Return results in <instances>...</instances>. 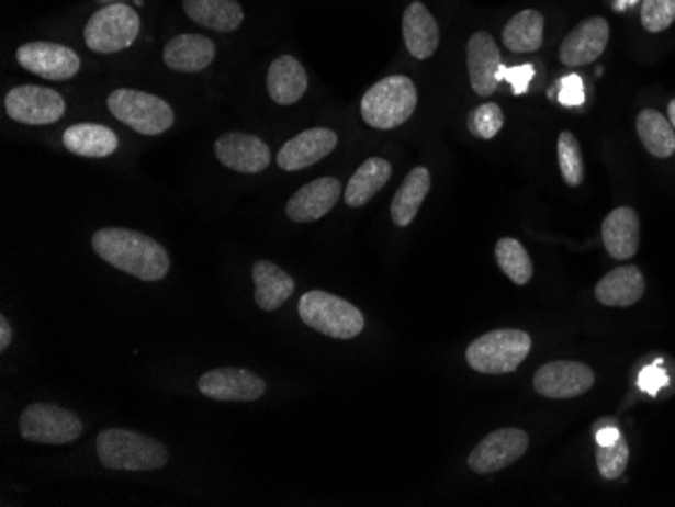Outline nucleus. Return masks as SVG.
<instances>
[{"mask_svg": "<svg viewBox=\"0 0 675 507\" xmlns=\"http://www.w3.org/2000/svg\"><path fill=\"white\" fill-rule=\"evenodd\" d=\"M403 37L415 59H429L439 47V25L423 2H410L403 14Z\"/></svg>", "mask_w": 675, "mask_h": 507, "instance_id": "obj_21", "label": "nucleus"}, {"mask_svg": "<svg viewBox=\"0 0 675 507\" xmlns=\"http://www.w3.org/2000/svg\"><path fill=\"white\" fill-rule=\"evenodd\" d=\"M16 61L29 74L49 79V81H67L77 76L81 61L74 49L49 43V41H33L16 49Z\"/></svg>", "mask_w": 675, "mask_h": 507, "instance_id": "obj_10", "label": "nucleus"}, {"mask_svg": "<svg viewBox=\"0 0 675 507\" xmlns=\"http://www.w3.org/2000/svg\"><path fill=\"white\" fill-rule=\"evenodd\" d=\"M7 114L25 126H49L65 114V100L52 88L19 86L7 93Z\"/></svg>", "mask_w": 675, "mask_h": 507, "instance_id": "obj_9", "label": "nucleus"}, {"mask_svg": "<svg viewBox=\"0 0 675 507\" xmlns=\"http://www.w3.org/2000/svg\"><path fill=\"white\" fill-rule=\"evenodd\" d=\"M184 13L196 25L217 33H230L243 23V9L237 0H182Z\"/></svg>", "mask_w": 675, "mask_h": 507, "instance_id": "obj_25", "label": "nucleus"}, {"mask_svg": "<svg viewBox=\"0 0 675 507\" xmlns=\"http://www.w3.org/2000/svg\"><path fill=\"white\" fill-rule=\"evenodd\" d=\"M497 266L516 285H526L532 280V261L524 245L516 239H499L496 245Z\"/></svg>", "mask_w": 675, "mask_h": 507, "instance_id": "obj_31", "label": "nucleus"}, {"mask_svg": "<svg viewBox=\"0 0 675 507\" xmlns=\"http://www.w3.org/2000/svg\"><path fill=\"white\" fill-rule=\"evenodd\" d=\"M336 146H338L336 132H331L328 127H312L281 146L278 153V166L288 172L304 170L307 166L316 165L326 156H330Z\"/></svg>", "mask_w": 675, "mask_h": 507, "instance_id": "obj_16", "label": "nucleus"}, {"mask_svg": "<svg viewBox=\"0 0 675 507\" xmlns=\"http://www.w3.org/2000/svg\"><path fill=\"white\" fill-rule=\"evenodd\" d=\"M19 431L31 443H74L83 431V422L76 413L64 406L35 403L23 410L19 419Z\"/></svg>", "mask_w": 675, "mask_h": 507, "instance_id": "obj_8", "label": "nucleus"}, {"mask_svg": "<svg viewBox=\"0 0 675 507\" xmlns=\"http://www.w3.org/2000/svg\"><path fill=\"white\" fill-rule=\"evenodd\" d=\"M468 127L472 136L480 140L496 138L497 132L504 127V112L497 103H484L468 115Z\"/></svg>", "mask_w": 675, "mask_h": 507, "instance_id": "obj_33", "label": "nucleus"}, {"mask_svg": "<svg viewBox=\"0 0 675 507\" xmlns=\"http://www.w3.org/2000/svg\"><path fill=\"white\" fill-rule=\"evenodd\" d=\"M93 251L110 266L142 281L165 280L170 271V257L153 237L132 228H100L93 239Z\"/></svg>", "mask_w": 675, "mask_h": 507, "instance_id": "obj_1", "label": "nucleus"}, {"mask_svg": "<svg viewBox=\"0 0 675 507\" xmlns=\"http://www.w3.org/2000/svg\"><path fill=\"white\" fill-rule=\"evenodd\" d=\"M297 312L312 330L334 340H352L364 330V316L357 305L328 292H307L300 297Z\"/></svg>", "mask_w": 675, "mask_h": 507, "instance_id": "obj_4", "label": "nucleus"}, {"mask_svg": "<svg viewBox=\"0 0 675 507\" xmlns=\"http://www.w3.org/2000/svg\"><path fill=\"white\" fill-rule=\"evenodd\" d=\"M532 77H535V67L532 65H518V67H506L504 81L510 83L514 93L522 95V93H526L528 86H530Z\"/></svg>", "mask_w": 675, "mask_h": 507, "instance_id": "obj_37", "label": "nucleus"}, {"mask_svg": "<svg viewBox=\"0 0 675 507\" xmlns=\"http://www.w3.org/2000/svg\"><path fill=\"white\" fill-rule=\"evenodd\" d=\"M559 166H561L562 180L569 187H578L585 180L581 146L571 132H561L559 136Z\"/></svg>", "mask_w": 675, "mask_h": 507, "instance_id": "obj_32", "label": "nucleus"}, {"mask_svg": "<svg viewBox=\"0 0 675 507\" xmlns=\"http://www.w3.org/2000/svg\"><path fill=\"white\" fill-rule=\"evenodd\" d=\"M641 225L635 209L619 206L603 223V243L612 259L627 261L638 254Z\"/></svg>", "mask_w": 675, "mask_h": 507, "instance_id": "obj_20", "label": "nucleus"}, {"mask_svg": "<svg viewBox=\"0 0 675 507\" xmlns=\"http://www.w3.org/2000/svg\"><path fill=\"white\" fill-rule=\"evenodd\" d=\"M103 467L114 471H156L168 463L165 444L126 429H105L95 439Z\"/></svg>", "mask_w": 675, "mask_h": 507, "instance_id": "obj_2", "label": "nucleus"}, {"mask_svg": "<svg viewBox=\"0 0 675 507\" xmlns=\"http://www.w3.org/2000/svg\"><path fill=\"white\" fill-rule=\"evenodd\" d=\"M619 2H627V4H633L635 0H619Z\"/></svg>", "mask_w": 675, "mask_h": 507, "instance_id": "obj_42", "label": "nucleus"}, {"mask_svg": "<svg viewBox=\"0 0 675 507\" xmlns=\"http://www.w3.org/2000/svg\"><path fill=\"white\" fill-rule=\"evenodd\" d=\"M603 425H600L599 429H597V443L599 444H612L619 437H621V432L619 429L612 425L615 420H600Z\"/></svg>", "mask_w": 675, "mask_h": 507, "instance_id": "obj_39", "label": "nucleus"}, {"mask_svg": "<svg viewBox=\"0 0 675 507\" xmlns=\"http://www.w3.org/2000/svg\"><path fill=\"white\" fill-rule=\"evenodd\" d=\"M502 57L496 41L490 33H473L468 43V71L477 95L490 98L502 83Z\"/></svg>", "mask_w": 675, "mask_h": 507, "instance_id": "obj_18", "label": "nucleus"}, {"mask_svg": "<svg viewBox=\"0 0 675 507\" xmlns=\"http://www.w3.org/2000/svg\"><path fill=\"white\" fill-rule=\"evenodd\" d=\"M342 196V184L338 178L324 177L312 180L288 201L285 213L293 223H312L328 215Z\"/></svg>", "mask_w": 675, "mask_h": 507, "instance_id": "obj_17", "label": "nucleus"}, {"mask_svg": "<svg viewBox=\"0 0 675 507\" xmlns=\"http://www.w3.org/2000/svg\"><path fill=\"white\" fill-rule=\"evenodd\" d=\"M645 293L643 273L635 266H623L612 269L597 283L595 295L599 304L609 307H629L638 304Z\"/></svg>", "mask_w": 675, "mask_h": 507, "instance_id": "obj_23", "label": "nucleus"}, {"mask_svg": "<svg viewBox=\"0 0 675 507\" xmlns=\"http://www.w3.org/2000/svg\"><path fill=\"white\" fill-rule=\"evenodd\" d=\"M215 154L223 166L241 174H257L271 162L268 144L251 134L229 132L215 142Z\"/></svg>", "mask_w": 675, "mask_h": 507, "instance_id": "obj_15", "label": "nucleus"}, {"mask_svg": "<svg viewBox=\"0 0 675 507\" xmlns=\"http://www.w3.org/2000/svg\"><path fill=\"white\" fill-rule=\"evenodd\" d=\"M417 102V88L408 77H384L364 93L360 114L374 129H393L415 114Z\"/></svg>", "mask_w": 675, "mask_h": 507, "instance_id": "obj_3", "label": "nucleus"}, {"mask_svg": "<svg viewBox=\"0 0 675 507\" xmlns=\"http://www.w3.org/2000/svg\"><path fill=\"white\" fill-rule=\"evenodd\" d=\"M140 16L128 4H108L88 21L83 41L91 52H124L140 35Z\"/></svg>", "mask_w": 675, "mask_h": 507, "instance_id": "obj_7", "label": "nucleus"}, {"mask_svg": "<svg viewBox=\"0 0 675 507\" xmlns=\"http://www.w3.org/2000/svg\"><path fill=\"white\" fill-rule=\"evenodd\" d=\"M609 37H611V29H609L607 19L590 16L583 23H578V26H574L573 31L564 37L559 57L566 67L595 64L607 49Z\"/></svg>", "mask_w": 675, "mask_h": 507, "instance_id": "obj_14", "label": "nucleus"}, {"mask_svg": "<svg viewBox=\"0 0 675 507\" xmlns=\"http://www.w3.org/2000/svg\"><path fill=\"white\" fill-rule=\"evenodd\" d=\"M559 102L566 108H576L585 102V86H583V79L576 74L562 77L559 81Z\"/></svg>", "mask_w": 675, "mask_h": 507, "instance_id": "obj_36", "label": "nucleus"}, {"mask_svg": "<svg viewBox=\"0 0 675 507\" xmlns=\"http://www.w3.org/2000/svg\"><path fill=\"white\" fill-rule=\"evenodd\" d=\"M199 391L221 403H256L268 391V384L256 372L243 368H217L199 379Z\"/></svg>", "mask_w": 675, "mask_h": 507, "instance_id": "obj_11", "label": "nucleus"}, {"mask_svg": "<svg viewBox=\"0 0 675 507\" xmlns=\"http://www.w3.org/2000/svg\"><path fill=\"white\" fill-rule=\"evenodd\" d=\"M629 463V447L623 437L612 444H599L597 449V467L605 480H617L623 475Z\"/></svg>", "mask_w": 675, "mask_h": 507, "instance_id": "obj_34", "label": "nucleus"}, {"mask_svg": "<svg viewBox=\"0 0 675 507\" xmlns=\"http://www.w3.org/2000/svg\"><path fill=\"white\" fill-rule=\"evenodd\" d=\"M665 384H667V374L660 368V362L653 364V367L643 368L641 374H639L641 391L650 393L651 396H655L657 391H662Z\"/></svg>", "mask_w": 675, "mask_h": 507, "instance_id": "obj_38", "label": "nucleus"}, {"mask_svg": "<svg viewBox=\"0 0 675 507\" xmlns=\"http://www.w3.org/2000/svg\"><path fill=\"white\" fill-rule=\"evenodd\" d=\"M502 41L514 53L538 52L544 41V16L532 9L516 14L504 26Z\"/></svg>", "mask_w": 675, "mask_h": 507, "instance_id": "obj_29", "label": "nucleus"}, {"mask_svg": "<svg viewBox=\"0 0 675 507\" xmlns=\"http://www.w3.org/2000/svg\"><path fill=\"white\" fill-rule=\"evenodd\" d=\"M391 177H393L391 162H386L384 158H369L350 178L345 191L346 204L352 209L364 206L383 191L384 184L391 180Z\"/></svg>", "mask_w": 675, "mask_h": 507, "instance_id": "obj_28", "label": "nucleus"}, {"mask_svg": "<svg viewBox=\"0 0 675 507\" xmlns=\"http://www.w3.org/2000/svg\"><path fill=\"white\" fill-rule=\"evenodd\" d=\"M11 342H13V326L9 324L7 317L2 316L0 317V350L4 352Z\"/></svg>", "mask_w": 675, "mask_h": 507, "instance_id": "obj_40", "label": "nucleus"}, {"mask_svg": "<svg viewBox=\"0 0 675 507\" xmlns=\"http://www.w3.org/2000/svg\"><path fill=\"white\" fill-rule=\"evenodd\" d=\"M217 55L215 43L204 35L182 33L170 38L165 47V64L179 74H199L213 64Z\"/></svg>", "mask_w": 675, "mask_h": 507, "instance_id": "obj_19", "label": "nucleus"}, {"mask_svg": "<svg viewBox=\"0 0 675 507\" xmlns=\"http://www.w3.org/2000/svg\"><path fill=\"white\" fill-rule=\"evenodd\" d=\"M108 108L115 120L144 136L165 134L175 124V112L165 100L138 89H115Z\"/></svg>", "mask_w": 675, "mask_h": 507, "instance_id": "obj_6", "label": "nucleus"}, {"mask_svg": "<svg viewBox=\"0 0 675 507\" xmlns=\"http://www.w3.org/2000/svg\"><path fill=\"white\" fill-rule=\"evenodd\" d=\"M638 134L648 153L655 158H670L675 153V129L670 117L655 112L643 110L638 115Z\"/></svg>", "mask_w": 675, "mask_h": 507, "instance_id": "obj_30", "label": "nucleus"}, {"mask_svg": "<svg viewBox=\"0 0 675 507\" xmlns=\"http://www.w3.org/2000/svg\"><path fill=\"white\" fill-rule=\"evenodd\" d=\"M530 437L520 429L490 432L470 453L468 465L475 473H494L514 465L528 451Z\"/></svg>", "mask_w": 675, "mask_h": 507, "instance_id": "obj_13", "label": "nucleus"}, {"mask_svg": "<svg viewBox=\"0 0 675 507\" xmlns=\"http://www.w3.org/2000/svg\"><path fill=\"white\" fill-rule=\"evenodd\" d=\"M532 340L522 330L487 331L465 352L468 364L482 374H510L530 354Z\"/></svg>", "mask_w": 675, "mask_h": 507, "instance_id": "obj_5", "label": "nucleus"}, {"mask_svg": "<svg viewBox=\"0 0 675 507\" xmlns=\"http://www.w3.org/2000/svg\"><path fill=\"white\" fill-rule=\"evenodd\" d=\"M256 281V304L263 312H275L292 297L295 281L280 266L271 261H256L254 266Z\"/></svg>", "mask_w": 675, "mask_h": 507, "instance_id": "obj_24", "label": "nucleus"}, {"mask_svg": "<svg viewBox=\"0 0 675 507\" xmlns=\"http://www.w3.org/2000/svg\"><path fill=\"white\" fill-rule=\"evenodd\" d=\"M667 115H670V122H672V126L675 129V100L670 102V108H667Z\"/></svg>", "mask_w": 675, "mask_h": 507, "instance_id": "obj_41", "label": "nucleus"}, {"mask_svg": "<svg viewBox=\"0 0 675 507\" xmlns=\"http://www.w3.org/2000/svg\"><path fill=\"white\" fill-rule=\"evenodd\" d=\"M64 146L83 158H108L117 150L114 129L100 124H76L64 132Z\"/></svg>", "mask_w": 675, "mask_h": 507, "instance_id": "obj_27", "label": "nucleus"}, {"mask_svg": "<svg viewBox=\"0 0 675 507\" xmlns=\"http://www.w3.org/2000/svg\"><path fill=\"white\" fill-rule=\"evenodd\" d=\"M429 191H431V172L425 166L413 168L403 180L391 204V216L396 227H408L415 221L420 204L427 199Z\"/></svg>", "mask_w": 675, "mask_h": 507, "instance_id": "obj_26", "label": "nucleus"}, {"mask_svg": "<svg viewBox=\"0 0 675 507\" xmlns=\"http://www.w3.org/2000/svg\"><path fill=\"white\" fill-rule=\"evenodd\" d=\"M595 384V372L586 364L574 360H556L538 368L535 374V391L547 398L566 401L576 398Z\"/></svg>", "mask_w": 675, "mask_h": 507, "instance_id": "obj_12", "label": "nucleus"}, {"mask_svg": "<svg viewBox=\"0 0 675 507\" xmlns=\"http://www.w3.org/2000/svg\"><path fill=\"white\" fill-rule=\"evenodd\" d=\"M675 0H643L641 23L650 33H662L674 25Z\"/></svg>", "mask_w": 675, "mask_h": 507, "instance_id": "obj_35", "label": "nucleus"}, {"mask_svg": "<svg viewBox=\"0 0 675 507\" xmlns=\"http://www.w3.org/2000/svg\"><path fill=\"white\" fill-rule=\"evenodd\" d=\"M306 89V69L292 55H281L269 67L268 93L278 105H292V103L300 102Z\"/></svg>", "mask_w": 675, "mask_h": 507, "instance_id": "obj_22", "label": "nucleus"}]
</instances>
